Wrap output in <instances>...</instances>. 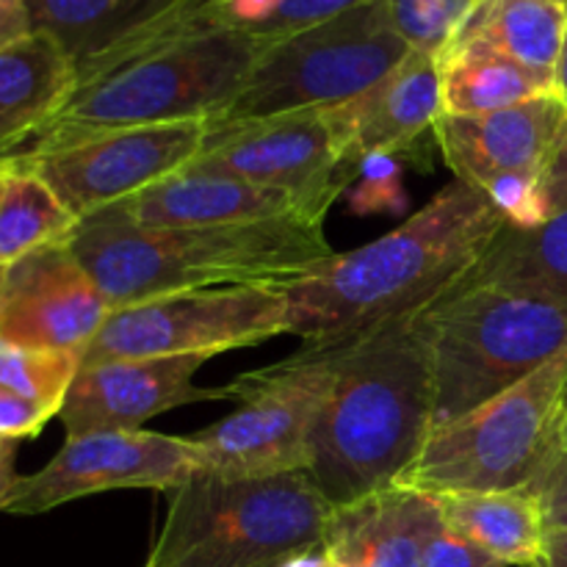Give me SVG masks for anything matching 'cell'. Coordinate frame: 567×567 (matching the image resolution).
<instances>
[{
	"label": "cell",
	"instance_id": "1",
	"mask_svg": "<svg viewBox=\"0 0 567 567\" xmlns=\"http://www.w3.org/2000/svg\"><path fill=\"white\" fill-rule=\"evenodd\" d=\"M504 225L482 188L454 177L396 230L288 288V332L332 343L415 313L457 286Z\"/></svg>",
	"mask_w": 567,
	"mask_h": 567
},
{
	"label": "cell",
	"instance_id": "2",
	"mask_svg": "<svg viewBox=\"0 0 567 567\" xmlns=\"http://www.w3.org/2000/svg\"><path fill=\"white\" fill-rule=\"evenodd\" d=\"M70 249L114 308L208 288L288 291L336 255L324 219L305 214L147 230L114 208L83 216Z\"/></svg>",
	"mask_w": 567,
	"mask_h": 567
},
{
	"label": "cell",
	"instance_id": "3",
	"mask_svg": "<svg viewBox=\"0 0 567 567\" xmlns=\"http://www.w3.org/2000/svg\"><path fill=\"white\" fill-rule=\"evenodd\" d=\"M415 313L321 343L332 382L310 435L308 474L332 507L388 491L432 432V380Z\"/></svg>",
	"mask_w": 567,
	"mask_h": 567
},
{
	"label": "cell",
	"instance_id": "4",
	"mask_svg": "<svg viewBox=\"0 0 567 567\" xmlns=\"http://www.w3.org/2000/svg\"><path fill=\"white\" fill-rule=\"evenodd\" d=\"M260 48L264 39L221 17L186 22L78 81L64 109L9 158L53 153L122 127L219 120L247 83Z\"/></svg>",
	"mask_w": 567,
	"mask_h": 567
},
{
	"label": "cell",
	"instance_id": "5",
	"mask_svg": "<svg viewBox=\"0 0 567 567\" xmlns=\"http://www.w3.org/2000/svg\"><path fill=\"white\" fill-rule=\"evenodd\" d=\"M432 430L502 396L567 352V310L487 282H457L419 310Z\"/></svg>",
	"mask_w": 567,
	"mask_h": 567
},
{
	"label": "cell",
	"instance_id": "6",
	"mask_svg": "<svg viewBox=\"0 0 567 567\" xmlns=\"http://www.w3.org/2000/svg\"><path fill=\"white\" fill-rule=\"evenodd\" d=\"M332 513L308 471L266 480L199 471L169 491L144 567H277L321 546Z\"/></svg>",
	"mask_w": 567,
	"mask_h": 567
},
{
	"label": "cell",
	"instance_id": "7",
	"mask_svg": "<svg viewBox=\"0 0 567 567\" xmlns=\"http://www.w3.org/2000/svg\"><path fill=\"white\" fill-rule=\"evenodd\" d=\"M567 408V352L482 408L435 426L396 485L426 496L529 487Z\"/></svg>",
	"mask_w": 567,
	"mask_h": 567
},
{
	"label": "cell",
	"instance_id": "8",
	"mask_svg": "<svg viewBox=\"0 0 567 567\" xmlns=\"http://www.w3.org/2000/svg\"><path fill=\"white\" fill-rule=\"evenodd\" d=\"M385 0L288 37L269 39L230 109L214 122L264 120L293 111H327L369 92L404 55Z\"/></svg>",
	"mask_w": 567,
	"mask_h": 567
},
{
	"label": "cell",
	"instance_id": "9",
	"mask_svg": "<svg viewBox=\"0 0 567 567\" xmlns=\"http://www.w3.org/2000/svg\"><path fill=\"white\" fill-rule=\"evenodd\" d=\"M332 382V352L305 343L293 358L236 377L227 399L238 410L192 435L203 471L233 480L308 471L310 435Z\"/></svg>",
	"mask_w": 567,
	"mask_h": 567
},
{
	"label": "cell",
	"instance_id": "10",
	"mask_svg": "<svg viewBox=\"0 0 567 567\" xmlns=\"http://www.w3.org/2000/svg\"><path fill=\"white\" fill-rule=\"evenodd\" d=\"M288 332V297L275 288H208L114 308L81 365L133 358H214Z\"/></svg>",
	"mask_w": 567,
	"mask_h": 567
},
{
	"label": "cell",
	"instance_id": "11",
	"mask_svg": "<svg viewBox=\"0 0 567 567\" xmlns=\"http://www.w3.org/2000/svg\"><path fill=\"white\" fill-rule=\"evenodd\" d=\"M186 169L280 188L316 219H324L330 205L358 177V169L343 161L341 142L327 111L210 122L203 150Z\"/></svg>",
	"mask_w": 567,
	"mask_h": 567
},
{
	"label": "cell",
	"instance_id": "12",
	"mask_svg": "<svg viewBox=\"0 0 567 567\" xmlns=\"http://www.w3.org/2000/svg\"><path fill=\"white\" fill-rule=\"evenodd\" d=\"M203 471L192 437L161 432H92L66 437L61 452L31 476H20L3 504L9 515H42L75 498L109 491H175Z\"/></svg>",
	"mask_w": 567,
	"mask_h": 567
},
{
	"label": "cell",
	"instance_id": "13",
	"mask_svg": "<svg viewBox=\"0 0 567 567\" xmlns=\"http://www.w3.org/2000/svg\"><path fill=\"white\" fill-rule=\"evenodd\" d=\"M208 127V120L122 127L53 153L6 161L37 172L55 197L83 219L186 169L203 150Z\"/></svg>",
	"mask_w": 567,
	"mask_h": 567
},
{
	"label": "cell",
	"instance_id": "14",
	"mask_svg": "<svg viewBox=\"0 0 567 567\" xmlns=\"http://www.w3.org/2000/svg\"><path fill=\"white\" fill-rule=\"evenodd\" d=\"M111 313L70 244L61 241L6 266L0 286V343L50 352H86Z\"/></svg>",
	"mask_w": 567,
	"mask_h": 567
},
{
	"label": "cell",
	"instance_id": "15",
	"mask_svg": "<svg viewBox=\"0 0 567 567\" xmlns=\"http://www.w3.org/2000/svg\"><path fill=\"white\" fill-rule=\"evenodd\" d=\"M208 358H133L81 365L59 419L66 437L131 432L153 415L194 402L227 399V388H197L194 374Z\"/></svg>",
	"mask_w": 567,
	"mask_h": 567
},
{
	"label": "cell",
	"instance_id": "16",
	"mask_svg": "<svg viewBox=\"0 0 567 567\" xmlns=\"http://www.w3.org/2000/svg\"><path fill=\"white\" fill-rule=\"evenodd\" d=\"M31 28L55 39L83 81L109 61L186 25L221 14L225 0H25Z\"/></svg>",
	"mask_w": 567,
	"mask_h": 567
},
{
	"label": "cell",
	"instance_id": "17",
	"mask_svg": "<svg viewBox=\"0 0 567 567\" xmlns=\"http://www.w3.org/2000/svg\"><path fill=\"white\" fill-rule=\"evenodd\" d=\"M565 122L567 103L548 92L491 114H443L435 142L460 181L485 188L498 177H540Z\"/></svg>",
	"mask_w": 567,
	"mask_h": 567
},
{
	"label": "cell",
	"instance_id": "18",
	"mask_svg": "<svg viewBox=\"0 0 567 567\" xmlns=\"http://www.w3.org/2000/svg\"><path fill=\"white\" fill-rule=\"evenodd\" d=\"M327 116L352 169H360V161L374 153L396 158L426 133H435L443 116L441 64L435 55L410 50L369 92L327 109Z\"/></svg>",
	"mask_w": 567,
	"mask_h": 567
},
{
	"label": "cell",
	"instance_id": "19",
	"mask_svg": "<svg viewBox=\"0 0 567 567\" xmlns=\"http://www.w3.org/2000/svg\"><path fill=\"white\" fill-rule=\"evenodd\" d=\"M109 208L147 230L236 225V221L305 214L297 199L280 188L255 186L230 175L194 169L175 172Z\"/></svg>",
	"mask_w": 567,
	"mask_h": 567
},
{
	"label": "cell",
	"instance_id": "20",
	"mask_svg": "<svg viewBox=\"0 0 567 567\" xmlns=\"http://www.w3.org/2000/svg\"><path fill=\"white\" fill-rule=\"evenodd\" d=\"M441 524L435 496L393 485L336 507L324 548L338 567H421L426 543Z\"/></svg>",
	"mask_w": 567,
	"mask_h": 567
},
{
	"label": "cell",
	"instance_id": "21",
	"mask_svg": "<svg viewBox=\"0 0 567 567\" xmlns=\"http://www.w3.org/2000/svg\"><path fill=\"white\" fill-rule=\"evenodd\" d=\"M75 66L48 33L0 50V158L25 147L75 92Z\"/></svg>",
	"mask_w": 567,
	"mask_h": 567
},
{
	"label": "cell",
	"instance_id": "22",
	"mask_svg": "<svg viewBox=\"0 0 567 567\" xmlns=\"http://www.w3.org/2000/svg\"><path fill=\"white\" fill-rule=\"evenodd\" d=\"M460 282H487L567 310V210L529 230L504 225Z\"/></svg>",
	"mask_w": 567,
	"mask_h": 567
},
{
	"label": "cell",
	"instance_id": "23",
	"mask_svg": "<svg viewBox=\"0 0 567 567\" xmlns=\"http://www.w3.org/2000/svg\"><path fill=\"white\" fill-rule=\"evenodd\" d=\"M443 520L504 567H537L546 543V520L532 491L446 493L435 496Z\"/></svg>",
	"mask_w": 567,
	"mask_h": 567
},
{
	"label": "cell",
	"instance_id": "24",
	"mask_svg": "<svg viewBox=\"0 0 567 567\" xmlns=\"http://www.w3.org/2000/svg\"><path fill=\"white\" fill-rule=\"evenodd\" d=\"M565 22L567 9L554 0H476L449 50L482 44L554 78L563 53Z\"/></svg>",
	"mask_w": 567,
	"mask_h": 567
},
{
	"label": "cell",
	"instance_id": "25",
	"mask_svg": "<svg viewBox=\"0 0 567 567\" xmlns=\"http://www.w3.org/2000/svg\"><path fill=\"white\" fill-rule=\"evenodd\" d=\"M443 114L474 116L557 92L551 75L529 70L482 44H460L437 59Z\"/></svg>",
	"mask_w": 567,
	"mask_h": 567
},
{
	"label": "cell",
	"instance_id": "26",
	"mask_svg": "<svg viewBox=\"0 0 567 567\" xmlns=\"http://www.w3.org/2000/svg\"><path fill=\"white\" fill-rule=\"evenodd\" d=\"M78 216L28 166L0 161V266L70 241Z\"/></svg>",
	"mask_w": 567,
	"mask_h": 567
},
{
	"label": "cell",
	"instance_id": "27",
	"mask_svg": "<svg viewBox=\"0 0 567 567\" xmlns=\"http://www.w3.org/2000/svg\"><path fill=\"white\" fill-rule=\"evenodd\" d=\"M81 371V354L0 343V385L61 413L66 391Z\"/></svg>",
	"mask_w": 567,
	"mask_h": 567
},
{
	"label": "cell",
	"instance_id": "28",
	"mask_svg": "<svg viewBox=\"0 0 567 567\" xmlns=\"http://www.w3.org/2000/svg\"><path fill=\"white\" fill-rule=\"evenodd\" d=\"M393 31L410 50L441 59L476 0H385Z\"/></svg>",
	"mask_w": 567,
	"mask_h": 567
},
{
	"label": "cell",
	"instance_id": "29",
	"mask_svg": "<svg viewBox=\"0 0 567 567\" xmlns=\"http://www.w3.org/2000/svg\"><path fill=\"white\" fill-rule=\"evenodd\" d=\"M349 208L358 216L402 214L408 208L402 172H399V161L393 155L374 153L360 161L358 186L349 194Z\"/></svg>",
	"mask_w": 567,
	"mask_h": 567
},
{
	"label": "cell",
	"instance_id": "30",
	"mask_svg": "<svg viewBox=\"0 0 567 567\" xmlns=\"http://www.w3.org/2000/svg\"><path fill=\"white\" fill-rule=\"evenodd\" d=\"M537 496L546 529H567V408L540 471L526 487Z\"/></svg>",
	"mask_w": 567,
	"mask_h": 567
},
{
	"label": "cell",
	"instance_id": "31",
	"mask_svg": "<svg viewBox=\"0 0 567 567\" xmlns=\"http://www.w3.org/2000/svg\"><path fill=\"white\" fill-rule=\"evenodd\" d=\"M482 192L502 210L507 225L529 230V227L543 225L548 219L546 203H543L540 194V177H498V181H493Z\"/></svg>",
	"mask_w": 567,
	"mask_h": 567
},
{
	"label": "cell",
	"instance_id": "32",
	"mask_svg": "<svg viewBox=\"0 0 567 567\" xmlns=\"http://www.w3.org/2000/svg\"><path fill=\"white\" fill-rule=\"evenodd\" d=\"M50 419H59V413L0 385V446L37 437Z\"/></svg>",
	"mask_w": 567,
	"mask_h": 567
},
{
	"label": "cell",
	"instance_id": "33",
	"mask_svg": "<svg viewBox=\"0 0 567 567\" xmlns=\"http://www.w3.org/2000/svg\"><path fill=\"white\" fill-rule=\"evenodd\" d=\"M421 567H504L496 557H491L487 551H482L476 543H471L468 537H463L460 532H454L452 526H446L443 520L435 529V535L430 537L424 548V557H421Z\"/></svg>",
	"mask_w": 567,
	"mask_h": 567
},
{
	"label": "cell",
	"instance_id": "34",
	"mask_svg": "<svg viewBox=\"0 0 567 567\" xmlns=\"http://www.w3.org/2000/svg\"><path fill=\"white\" fill-rule=\"evenodd\" d=\"M31 31V14H28L25 0H0V50L20 42Z\"/></svg>",
	"mask_w": 567,
	"mask_h": 567
},
{
	"label": "cell",
	"instance_id": "35",
	"mask_svg": "<svg viewBox=\"0 0 567 567\" xmlns=\"http://www.w3.org/2000/svg\"><path fill=\"white\" fill-rule=\"evenodd\" d=\"M537 567H567V529H546L543 557Z\"/></svg>",
	"mask_w": 567,
	"mask_h": 567
},
{
	"label": "cell",
	"instance_id": "36",
	"mask_svg": "<svg viewBox=\"0 0 567 567\" xmlns=\"http://www.w3.org/2000/svg\"><path fill=\"white\" fill-rule=\"evenodd\" d=\"M14 460H17V443H3L0 446V513H3V504L9 498V493L14 491L17 485V471H14Z\"/></svg>",
	"mask_w": 567,
	"mask_h": 567
},
{
	"label": "cell",
	"instance_id": "37",
	"mask_svg": "<svg viewBox=\"0 0 567 567\" xmlns=\"http://www.w3.org/2000/svg\"><path fill=\"white\" fill-rule=\"evenodd\" d=\"M277 567H338V565L332 563V557L327 554L324 543H321V546H313V548H308V551H299V554H293V557L282 559Z\"/></svg>",
	"mask_w": 567,
	"mask_h": 567
},
{
	"label": "cell",
	"instance_id": "38",
	"mask_svg": "<svg viewBox=\"0 0 567 567\" xmlns=\"http://www.w3.org/2000/svg\"><path fill=\"white\" fill-rule=\"evenodd\" d=\"M567 9V6H565ZM554 89H557L559 97L567 103V22H565V39H563V53H559L557 72H554Z\"/></svg>",
	"mask_w": 567,
	"mask_h": 567
},
{
	"label": "cell",
	"instance_id": "39",
	"mask_svg": "<svg viewBox=\"0 0 567 567\" xmlns=\"http://www.w3.org/2000/svg\"><path fill=\"white\" fill-rule=\"evenodd\" d=\"M3 271H6V269H3V266H0V286H3Z\"/></svg>",
	"mask_w": 567,
	"mask_h": 567
},
{
	"label": "cell",
	"instance_id": "40",
	"mask_svg": "<svg viewBox=\"0 0 567 567\" xmlns=\"http://www.w3.org/2000/svg\"><path fill=\"white\" fill-rule=\"evenodd\" d=\"M554 3H563V6H567V0H554Z\"/></svg>",
	"mask_w": 567,
	"mask_h": 567
}]
</instances>
